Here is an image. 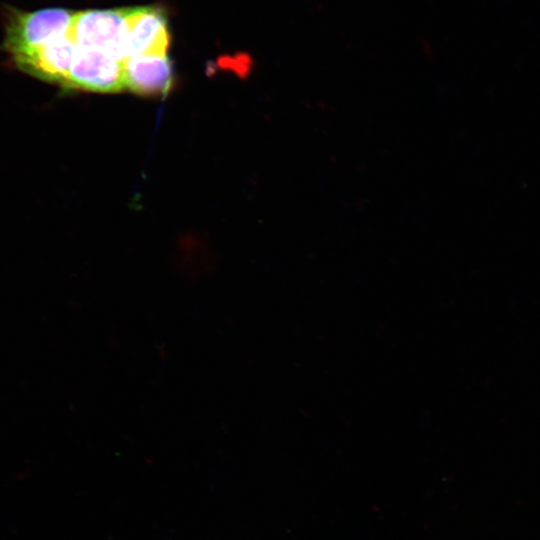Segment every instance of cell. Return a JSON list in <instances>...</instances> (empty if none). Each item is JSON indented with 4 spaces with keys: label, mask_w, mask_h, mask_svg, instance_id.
<instances>
[{
    "label": "cell",
    "mask_w": 540,
    "mask_h": 540,
    "mask_svg": "<svg viewBox=\"0 0 540 540\" xmlns=\"http://www.w3.org/2000/svg\"><path fill=\"white\" fill-rule=\"evenodd\" d=\"M75 50L76 46L67 34L12 59L22 71L63 86Z\"/></svg>",
    "instance_id": "5"
},
{
    "label": "cell",
    "mask_w": 540,
    "mask_h": 540,
    "mask_svg": "<svg viewBox=\"0 0 540 540\" xmlns=\"http://www.w3.org/2000/svg\"><path fill=\"white\" fill-rule=\"evenodd\" d=\"M64 87L92 92H119L126 88L124 61L86 47H76Z\"/></svg>",
    "instance_id": "3"
},
{
    "label": "cell",
    "mask_w": 540,
    "mask_h": 540,
    "mask_svg": "<svg viewBox=\"0 0 540 540\" xmlns=\"http://www.w3.org/2000/svg\"><path fill=\"white\" fill-rule=\"evenodd\" d=\"M125 86L146 96H164L172 87L173 71L166 55H139L124 60Z\"/></svg>",
    "instance_id": "6"
},
{
    "label": "cell",
    "mask_w": 540,
    "mask_h": 540,
    "mask_svg": "<svg viewBox=\"0 0 540 540\" xmlns=\"http://www.w3.org/2000/svg\"><path fill=\"white\" fill-rule=\"evenodd\" d=\"M73 14L61 8L13 14L6 26L5 49L13 58L67 35Z\"/></svg>",
    "instance_id": "2"
},
{
    "label": "cell",
    "mask_w": 540,
    "mask_h": 540,
    "mask_svg": "<svg viewBox=\"0 0 540 540\" xmlns=\"http://www.w3.org/2000/svg\"><path fill=\"white\" fill-rule=\"evenodd\" d=\"M170 43L163 12L152 7L129 8L127 15V58L166 55Z\"/></svg>",
    "instance_id": "4"
},
{
    "label": "cell",
    "mask_w": 540,
    "mask_h": 540,
    "mask_svg": "<svg viewBox=\"0 0 540 540\" xmlns=\"http://www.w3.org/2000/svg\"><path fill=\"white\" fill-rule=\"evenodd\" d=\"M128 10L129 8L74 13L68 36L76 47L102 50L124 61L127 59Z\"/></svg>",
    "instance_id": "1"
}]
</instances>
